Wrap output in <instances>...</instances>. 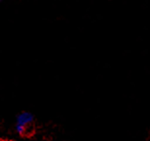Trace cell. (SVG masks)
<instances>
[{"mask_svg":"<svg viewBox=\"0 0 150 141\" xmlns=\"http://www.w3.org/2000/svg\"><path fill=\"white\" fill-rule=\"evenodd\" d=\"M33 122V115L29 112H23L17 117V125L20 127L25 128L26 130V127L29 125Z\"/></svg>","mask_w":150,"mask_h":141,"instance_id":"obj_1","label":"cell"}]
</instances>
